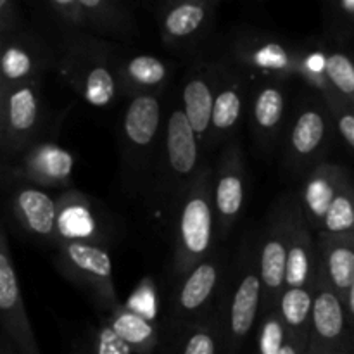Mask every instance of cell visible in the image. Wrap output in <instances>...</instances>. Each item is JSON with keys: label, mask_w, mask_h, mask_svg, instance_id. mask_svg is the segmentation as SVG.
Listing matches in <instances>:
<instances>
[{"label": "cell", "mask_w": 354, "mask_h": 354, "mask_svg": "<svg viewBox=\"0 0 354 354\" xmlns=\"http://www.w3.org/2000/svg\"><path fill=\"white\" fill-rule=\"evenodd\" d=\"M349 334L351 328L344 303L324 280L318 279L306 354H337Z\"/></svg>", "instance_id": "23"}, {"label": "cell", "mask_w": 354, "mask_h": 354, "mask_svg": "<svg viewBox=\"0 0 354 354\" xmlns=\"http://www.w3.org/2000/svg\"><path fill=\"white\" fill-rule=\"evenodd\" d=\"M327 76L332 93L354 109V55L339 48H328Z\"/></svg>", "instance_id": "34"}, {"label": "cell", "mask_w": 354, "mask_h": 354, "mask_svg": "<svg viewBox=\"0 0 354 354\" xmlns=\"http://www.w3.org/2000/svg\"><path fill=\"white\" fill-rule=\"evenodd\" d=\"M334 131V121L324 97L317 93L301 100L289 118L283 135V169L290 176L303 180L311 169L325 162Z\"/></svg>", "instance_id": "9"}, {"label": "cell", "mask_w": 354, "mask_h": 354, "mask_svg": "<svg viewBox=\"0 0 354 354\" xmlns=\"http://www.w3.org/2000/svg\"><path fill=\"white\" fill-rule=\"evenodd\" d=\"M0 354H19L17 353V349L14 348L12 342H10L3 334H2V339H0Z\"/></svg>", "instance_id": "41"}, {"label": "cell", "mask_w": 354, "mask_h": 354, "mask_svg": "<svg viewBox=\"0 0 354 354\" xmlns=\"http://www.w3.org/2000/svg\"><path fill=\"white\" fill-rule=\"evenodd\" d=\"M349 178L353 176L344 166L325 161L301 180L296 190L297 203L315 234L320 232L332 203Z\"/></svg>", "instance_id": "25"}, {"label": "cell", "mask_w": 354, "mask_h": 354, "mask_svg": "<svg viewBox=\"0 0 354 354\" xmlns=\"http://www.w3.org/2000/svg\"><path fill=\"white\" fill-rule=\"evenodd\" d=\"M220 3L214 0H166L154 6L162 45L176 54L196 52L209 38Z\"/></svg>", "instance_id": "14"}, {"label": "cell", "mask_w": 354, "mask_h": 354, "mask_svg": "<svg viewBox=\"0 0 354 354\" xmlns=\"http://www.w3.org/2000/svg\"><path fill=\"white\" fill-rule=\"evenodd\" d=\"M315 294H317V289L283 290L277 310H279L283 325H286L287 335L308 341L311 317H313Z\"/></svg>", "instance_id": "30"}, {"label": "cell", "mask_w": 354, "mask_h": 354, "mask_svg": "<svg viewBox=\"0 0 354 354\" xmlns=\"http://www.w3.org/2000/svg\"><path fill=\"white\" fill-rule=\"evenodd\" d=\"M221 61L249 80H290L297 69V44L256 28H235L223 44Z\"/></svg>", "instance_id": "10"}, {"label": "cell", "mask_w": 354, "mask_h": 354, "mask_svg": "<svg viewBox=\"0 0 354 354\" xmlns=\"http://www.w3.org/2000/svg\"><path fill=\"white\" fill-rule=\"evenodd\" d=\"M308 349V341L306 339L292 337V335H287V341L283 344L280 354H306Z\"/></svg>", "instance_id": "39"}, {"label": "cell", "mask_w": 354, "mask_h": 354, "mask_svg": "<svg viewBox=\"0 0 354 354\" xmlns=\"http://www.w3.org/2000/svg\"><path fill=\"white\" fill-rule=\"evenodd\" d=\"M344 308H346V315H348V322H349V328L354 332V282L349 289L348 296L344 297Z\"/></svg>", "instance_id": "40"}, {"label": "cell", "mask_w": 354, "mask_h": 354, "mask_svg": "<svg viewBox=\"0 0 354 354\" xmlns=\"http://www.w3.org/2000/svg\"><path fill=\"white\" fill-rule=\"evenodd\" d=\"M325 33L335 41L354 37V0H341L324 7Z\"/></svg>", "instance_id": "36"}, {"label": "cell", "mask_w": 354, "mask_h": 354, "mask_svg": "<svg viewBox=\"0 0 354 354\" xmlns=\"http://www.w3.org/2000/svg\"><path fill=\"white\" fill-rule=\"evenodd\" d=\"M173 283L216 251V213L213 201V166L207 162L173 209Z\"/></svg>", "instance_id": "4"}, {"label": "cell", "mask_w": 354, "mask_h": 354, "mask_svg": "<svg viewBox=\"0 0 354 354\" xmlns=\"http://www.w3.org/2000/svg\"><path fill=\"white\" fill-rule=\"evenodd\" d=\"M203 152L199 138L187 120L180 100L173 102L166 113L161 152L147 194L154 206L168 218H171L182 194L207 165L203 161Z\"/></svg>", "instance_id": "5"}, {"label": "cell", "mask_w": 354, "mask_h": 354, "mask_svg": "<svg viewBox=\"0 0 354 354\" xmlns=\"http://www.w3.org/2000/svg\"><path fill=\"white\" fill-rule=\"evenodd\" d=\"M0 86L44 82L47 73H55L54 44L33 23L0 41Z\"/></svg>", "instance_id": "15"}, {"label": "cell", "mask_w": 354, "mask_h": 354, "mask_svg": "<svg viewBox=\"0 0 354 354\" xmlns=\"http://www.w3.org/2000/svg\"><path fill=\"white\" fill-rule=\"evenodd\" d=\"M0 322L2 334L19 354H41L17 280L6 225L0 228Z\"/></svg>", "instance_id": "17"}, {"label": "cell", "mask_w": 354, "mask_h": 354, "mask_svg": "<svg viewBox=\"0 0 354 354\" xmlns=\"http://www.w3.org/2000/svg\"><path fill=\"white\" fill-rule=\"evenodd\" d=\"M337 354H354V332L353 330H351V334H349L348 341H346L344 346L339 349Z\"/></svg>", "instance_id": "42"}, {"label": "cell", "mask_w": 354, "mask_h": 354, "mask_svg": "<svg viewBox=\"0 0 354 354\" xmlns=\"http://www.w3.org/2000/svg\"><path fill=\"white\" fill-rule=\"evenodd\" d=\"M354 235V178H349L332 203L317 235Z\"/></svg>", "instance_id": "33"}, {"label": "cell", "mask_w": 354, "mask_h": 354, "mask_svg": "<svg viewBox=\"0 0 354 354\" xmlns=\"http://www.w3.org/2000/svg\"><path fill=\"white\" fill-rule=\"evenodd\" d=\"M213 201L218 239L230 237L248 204V168L244 151L235 138L221 147L213 166Z\"/></svg>", "instance_id": "16"}, {"label": "cell", "mask_w": 354, "mask_h": 354, "mask_svg": "<svg viewBox=\"0 0 354 354\" xmlns=\"http://www.w3.org/2000/svg\"><path fill=\"white\" fill-rule=\"evenodd\" d=\"M68 354H71V353H68Z\"/></svg>", "instance_id": "43"}, {"label": "cell", "mask_w": 354, "mask_h": 354, "mask_svg": "<svg viewBox=\"0 0 354 354\" xmlns=\"http://www.w3.org/2000/svg\"><path fill=\"white\" fill-rule=\"evenodd\" d=\"M289 109V82L261 80L256 82L249 97V124L256 145L263 154L272 152L287 130Z\"/></svg>", "instance_id": "18"}, {"label": "cell", "mask_w": 354, "mask_h": 354, "mask_svg": "<svg viewBox=\"0 0 354 354\" xmlns=\"http://www.w3.org/2000/svg\"><path fill=\"white\" fill-rule=\"evenodd\" d=\"M106 318L133 354H156L162 344V328L130 304H121Z\"/></svg>", "instance_id": "29"}, {"label": "cell", "mask_w": 354, "mask_h": 354, "mask_svg": "<svg viewBox=\"0 0 354 354\" xmlns=\"http://www.w3.org/2000/svg\"><path fill=\"white\" fill-rule=\"evenodd\" d=\"M28 24L19 6L12 0H0V41L16 35Z\"/></svg>", "instance_id": "38"}, {"label": "cell", "mask_w": 354, "mask_h": 354, "mask_svg": "<svg viewBox=\"0 0 354 354\" xmlns=\"http://www.w3.org/2000/svg\"><path fill=\"white\" fill-rule=\"evenodd\" d=\"M328 47L313 41L297 44V69L296 76H299L315 93L322 97L332 95L330 83L327 76Z\"/></svg>", "instance_id": "31"}, {"label": "cell", "mask_w": 354, "mask_h": 354, "mask_svg": "<svg viewBox=\"0 0 354 354\" xmlns=\"http://www.w3.org/2000/svg\"><path fill=\"white\" fill-rule=\"evenodd\" d=\"M121 95H162L175 75V66L168 59L147 52H128L123 48L116 66Z\"/></svg>", "instance_id": "24"}, {"label": "cell", "mask_w": 354, "mask_h": 354, "mask_svg": "<svg viewBox=\"0 0 354 354\" xmlns=\"http://www.w3.org/2000/svg\"><path fill=\"white\" fill-rule=\"evenodd\" d=\"M248 104L249 78L237 68L221 61V75L216 97H214L207 151H213V149L234 140V133L241 124Z\"/></svg>", "instance_id": "22"}, {"label": "cell", "mask_w": 354, "mask_h": 354, "mask_svg": "<svg viewBox=\"0 0 354 354\" xmlns=\"http://www.w3.org/2000/svg\"><path fill=\"white\" fill-rule=\"evenodd\" d=\"M297 207L296 192H286L272 204L258 234L259 272L263 282V313L279 306L286 289L290 230Z\"/></svg>", "instance_id": "12"}, {"label": "cell", "mask_w": 354, "mask_h": 354, "mask_svg": "<svg viewBox=\"0 0 354 354\" xmlns=\"http://www.w3.org/2000/svg\"><path fill=\"white\" fill-rule=\"evenodd\" d=\"M324 100L330 111L335 131L341 135V138L349 147L354 149V109L334 93L324 97Z\"/></svg>", "instance_id": "37"}, {"label": "cell", "mask_w": 354, "mask_h": 354, "mask_svg": "<svg viewBox=\"0 0 354 354\" xmlns=\"http://www.w3.org/2000/svg\"><path fill=\"white\" fill-rule=\"evenodd\" d=\"M71 354H133L127 342L114 332L109 322L100 317L97 324L86 325L85 330L73 341Z\"/></svg>", "instance_id": "32"}, {"label": "cell", "mask_w": 354, "mask_h": 354, "mask_svg": "<svg viewBox=\"0 0 354 354\" xmlns=\"http://www.w3.org/2000/svg\"><path fill=\"white\" fill-rule=\"evenodd\" d=\"M54 266L68 282L78 287L100 317L121 306L114 286L113 258L109 248L88 242H61L55 245Z\"/></svg>", "instance_id": "11"}, {"label": "cell", "mask_w": 354, "mask_h": 354, "mask_svg": "<svg viewBox=\"0 0 354 354\" xmlns=\"http://www.w3.org/2000/svg\"><path fill=\"white\" fill-rule=\"evenodd\" d=\"M7 189V211L17 227L30 237L57 245V196L28 183H10Z\"/></svg>", "instance_id": "20"}, {"label": "cell", "mask_w": 354, "mask_h": 354, "mask_svg": "<svg viewBox=\"0 0 354 354\" xmlns=\"http://www.w3.org/2000/svg\"><path fill=\"white\" fill-rule=\"evenodd\" d=\"M50 113L44 95V82L0 86V152L2 168L40 140L62 116Z\"/></svg>", "instance_id": "7"}, {"label": "cell", "mask_w": 354, "mask_h": 354, "mask_svg": "<svg viewBox=\"0 0 354 354\" xmlns=\"http://www.w3.org/2000/svg\"><path fill=\"white\" fill-rule=\"evenodd\" d=\"M31 23L48 38L86 33L121 44L140 33L135 10L120 0H48L31 3Z\"/></svg>", "instance_id": "3"}, {"label": "cell", "mask_w": 354, "mask_h": 354, "mask_svg": "<svg viewBox=\"0 0 354 354\" xmlns=\"http://www.w3.org/2000/svg\"><path fill=\"white\" fill-rule=\"evenodd\" d=\"M287 341V330L279 310L265 311L256 328L254 354H280Z\"/></svg>", "instance_id": "35"}, {"label": "cell", "mask_w": 354, "mask_h": 354, "mask_svg": "<svg viewBox=\"0 0 354 354\" xmlns=\"http://www.w3.org/2000/svg\"><path fill=\"white\" fill-rule=\"evenodd\" d=\"M221 75L220 59H201L187 69L180 90V106L192 124L203 151H207L214 97Z\"/></svg>", "instance_id": "21"}, {"label": "cell", "mask_w": 354, "mask_h": 354, "mask_svg": "<svg viewBox=\"0 0 354 354\" xmlns=\"http://www.w3.org/2000/svg\"><path fill=\"white\" fill-rule=\"evenodd\" d=\"M230 268L232 261L228 256L216 248L213 254L176 280L169 297L168 325L165 330L197 324L220 311Z\"/></svg>", "instance_id": "8"}, {"label": "cell", "mask_w": 354, "mask_h": 354, "mask_svg": "<svg viewBox=\"0 0 354 354\" xmlns=\"http://www.w3.org/2000/svg\"><path fill=\"white\" fill-rule=\"evenodd\" d=\"M55 47V73L88 106L109 107L121 99L118 59L123 45L86 33H64L50 38Z\"/></svg>", "instance_id": "1"}, {"label": "cell", "mask_w": 354, "mask_h": 354, "mask_svg": "<svg viewBox=\"0 0 354 354\" xmlns=\"http://www.w3.org/2000/svg\"><path fill=\"white\" fill-rule=\"evenodd\" d=\"M166 111L161 95L127 99L118 123L120 175L130 196H147L161 152Z\"/></svg>", "instance_id": "2"}, {"label": "cell", "mask_w": 354, "mask_h": 354, "mask_svg": "<svg viewBox=\"0 0 354 354\" xmlns=\"http://www.w3.org/2000/svg\"><path fill=\"white\" fill-rule=\"evenodd\" d=\"M57 203V244L88 242L109 248L113 230L99 203L75 189L59 194Z\"/></svg>", "instance_id": "19"}, {"label": "cell", "mask_w": 354, "mask_h": 354, "mask_svg": "<svg viewBox=\"0 0 354 354\" xmlns=\"http://www.w3.org/2000/svg\"><path fill=\"white\" fill-rule=\"evenodd\" d=\"M71 106L66 107L57 123L38 142L21 152L12 162L2 168L3 185L10 183H28L40 189H71L75 156L57 142L59 130L69 114Z\"/></svg>", "instance_id": "13"}, {"label": "cell", "mask_w": 354, "mask_h": 354, "mask_svg": "<svg viewBox=\"0 0 354 354\" xmlns=\"http://www.w3.org/2000/svg\"><path fill=\"white\" fill-rule=\"evenodd\" d=\"M263 315V282L259 272L258 235L242 239L232 259L230 277L223 297L225 354H241L254 334Z\"/></svg>", "instance_id": "6"}, {"label": "cell", "mask_w": 354, "mask_h": 354, "mask_svg": "<svg viewBox=\"0 0 354 354\" xmlns=\"http://www.w3.org/2000/svg\"><path fill=\"white\" fill-rule=\"evenodd\" d=\"M318 279H320V265H318L317 235L308 225L297 203L292 230H290L286 289H317Z\"/></svg>", "instance_id": "26"}, {"label": "cell", "mask_w": 354, "mask_h": 354, "mask_svg": "<svg viewBox=\"0 0 354 354\" xmlns=\"http://www.w3.org/2000/svg\"><path fill=\"white\" fill-rule=\"evenodd\" d=\"M159 351L161 354H225L221 310L197 324L162 330Z\"/></svg>", "instance_id": "27"}, {"label": "cell", "mask_w": 354, "mask_h": 354, "mask_svg": "<svg viewBox=\"0 0 354 354\" xmlns=\"http://www.w3.org/2000/svg\"><path fill=\"white\" fill-rule=\"evenodd\" d=\"M317 249L320 279L344 301L354 282V235L320 234Z\"/></svg>", "instance_id": "28"}]
</instances>
